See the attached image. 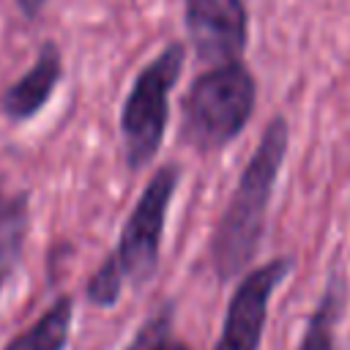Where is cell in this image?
<instances>
[{"mask_svg":"<svg viewBox=\"0 0 350 350\" xmlns=\"http://www.w3.org/2000/svg\"><path fill=\"white\" fill-rule=\"evenodd\" d=\"M284 150H287V123L282 118H273L254 156L243 167L238 186L216 224L211 241V260L219 279H232L254 257Z\"/></svg>","mask_w":350,"mask_h":350,"instance_id":"cell-1","label":"cell"},{"mask_svg":"<svg viewBox=\"0 0 350 350\" xmlns=\"http://www.w3.org/2000/svg\"><path fill=\"white\" fill-rule=\"evenodd\" d=\"M254 109V79L235 60L211 66L189 85L180 101V137L200 153H213L230 145L249 123Z\"/></svg>","mask_w":350,"mask_h":350,"instance_id":"cell-2","label":"cell"},{"mask_svg":"<svg viewBox=\"0 0 350 350\" xmlns=\"http://www.w3.org/2000/svg\"><path fill=\"white\" fill-rule=\"evenodd\" d=\"M186 63L180 41L167 44L131 82L120 107L123 159L131 172L145 170L164 142L170 123V90L175 88Z\"/></svg>","mask_w":350,"mask_h":350,"instance_id":"cell-3","label":"cell"},{"mask_svg":"<svg viewBox=\"0 0 350 350\" xmlns=\"http://www.w3.org/2000/svg\"><path fill=\"white\" fill-rule=\"evenodd\" d=\"M178 178H180L178 164H164L150 175L120 230L118 249L109 254V260L118 265L123 279H129L131 284H145L156 273L167 208L175 194Z\"/></svg>","mask_w":350,"mask_h":350,"instance_id":"cell-4","label":"cell"},{"mask_svg":"<svg viewBox=\"0 0 350 350\" xmlns=\"http://www.w3.org/2000/svg\"><path fill=\"white\" fill-rule=\"evenodd\" d=\"M186 33L197 57L208 66L235 63L246 46L243 0H183Z\"/></svg>","mask_w":350,"mask_h":350,"instance_id":"cell-5","label":"cell"},{"mask_svg":"<svg viewBox=\"0 0 350 350\" xmlns=\"http://www.w3.org/2000/svg\"><path fill=\"white\" fill-rule=\"evenodd\" d=\"M287 271H290L287 260H273V262H265L243 276V282L238 284V290L227 306L221 336L213 350H257L262 325H265V314H268L271 293L284 279Z\"/></svg>","mask_w":350,"mask_h":350,"instance_id":"cell-6","label":"cell"},{"mask_svg":"<svg viewBox=\"0 0 350 350\" xmlns=\"http://www.w3.org/2000/svg\"><path fill=\"white\" fill-rule=\"evenodd\" d=\"M60 77H63L60 49L52 41H46L38 49L36 63L16 82H11L5 88V93L0 96V112L8 120H14V123H22V120L36 118L44 109V104L52 98Z\"/></svg>","mask_w":350,"mask_h":350,"instance_id":"cell-7","label":"cell"},{"mask_svg":"<svg viewBox=\"0 0 350 350\" xmlns=\"http://www.w3.org/2000/svg\"><path fill=\"white\" fill-rule=\"evenodd\" d=\"M74 301L68 295H60L30 328L16 334L3 350H63L68 342Z\"/></svg>","mask_w":350,"mask_h":350,"instance_id":"cell-8","label":"cell"},{"mask_svg":"<svg viewBox=\"0 0 350 350\" xmlns=\"http://www.w3.org/2000/svg\"><path fill=\"white\" fill-rule=\"evenodd\" d=\"M27 227V194H16L0 202V262L11 265L19 257Z\"/></svg>","mask_w":350,"mask_h":350,"instance_id":"cell-9","label":"cell"},{"mask_svg":"<svg viewBox=\"0 0 350 350\" xmlns=\"http://www.w3.org/2000/svg\"><path fill=\"white\" fill-rule=\"evenodd\" d=\"M126 350H189L170 336V309H161L145 320Z\"/></svg>","mask_w":350,"mask_h":350,"instance_id":"cell-10","label":"cell"},{"mask_svg":"<svg viewBox=\"0 0 350 350\" xmlns=\"http://www.w3.org/2000/svg\"><path fill=\"white\" fill-rule=\"evenodd\" d=\"M123 282H126L123 273H120L118 265L107 257V260L98 265V271L88 279L85 293H88V298H90L96 306H112V304L118 301V295H120Z\"/></svg>","mask_w":350,"mask_h":350,"instance_id":"cell-11","label":"cell"},{"mask_svg":"<svg viewBox=\"0 0 350 350\" xmlns=\"http://www.w3.org/2000/svg\"><path fill=\"white\" fill-rule=\"evenodd\" d=\"M298 350H336L334 347V331H331V314H328V304H323V309L312 317L304 342Z\"/></svg>","mask_w":350,"mask_h":350,"instance_id":"cell-12","label":"cell"},{"mask_svg":"<svg viewBox=\"0 0 350 350\" xmlns=\"http://www.w3.org/2000/svg\"><path fill=\"white\" fill-rule=\"evenodd\" d=\"M16 5H19V11H22L25 16H30V19H33V16L46 5V0H16Z\"/></svg>","mask_w":350,"mask_h":350,"instance_id":"cell-13","label":"cell"},{"mask_svg":"<svg viewBox=\"0 0 350 350\" xmlns=\"http://www.w3.org/2000/svg\"><path fill=\"white\" fill-rule=\"evenodd\" d=\"M0 284H3V273H0Z\"/></svg>","mask_w":350,"mask_h":350,"instance_id":"cell-14","label":"cell"}]
</instances>
